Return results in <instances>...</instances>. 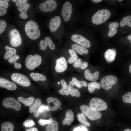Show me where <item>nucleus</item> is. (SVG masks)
I'll return each instance as SVG.
<instances>
[{
	"label": "nucleus",
	"mask_w": 131,
	"mask_h": 131,
	"mask_svg": "<svg viewBox=\"0 0 131 131\" xmlns=\"http://www.w3.org/2000/svg\"><path fill=\"white\" fill-rule=\"evenodd\" d=\"M19 58V56L18 55L16 54L10 57L8 59V61L10 63H13L15 64L17 63L16 61Z\"/></svg>",
	"instance_id": "a19ab883"
},
{
	"label": "nucleus",
	"mask_w": 131,
	"mask_h": 131,
	"mask_svg": "<svg viewBox=\"0 0 131 131\" xmlns=\"http://www.w3.org/2000/svg\"><path fill=\"white\" fill-rule=\"evenodd\" d=\"M74 85L72 81H70L69 84L68 86V89L69 92L72 96H75L76 97H80L81 94L78 90L73 87Z\"/></svg>",
	"instance_id": "412c9836"
},
{
	"label": "nucleus",
	"mask_w": 131,
	"mask_h": 131,
	"mask_svg": "<svg viewBox=\"0 0 131 131\" xmlns=\"http://www.w3.org/2000/svg\"><path fill=\"white\" fill-rule=\"evenodd\" d=\"M116 55V51L114 48L109 49L104 54V56L106 62L110 63L115 60Z\"/></svg>",
	"instance_id": "dca6fc26"
},
{
	"label": "nucleus",
	"mask_w": 131,
	"mask_h": 131,
	"mask_svg": "<svg viewBox=\"0 0 131 131\" xmlns=\"http://www.w3.org/2000/svg\"><path fill=\"white\" fill-rule=\"evenodd\" d=\"M52 121L51 119L47 120L40 119L38 121V123L40 125L43 126L46 124H48Z\"/></svg>",
	"instance_id": "79ce46f5"
},
{
	"label": "nucleus",
	"mask_w": 131,
	"mask_h": 131,
	"mask_svg": "<svg viewBox=\"0 0 131 131\" xmlns=\"http://www.w3.org/2000/svg\"><path fill=\"white\" fill-rule=\"evenodd\" d=\"M57 3L54 0H48L41 3L39 5V9L41 11L47 12L53 11L57 6Z\"/></svg>",
	"instance_id": "9d476101"
},
{
	"label": "nucleus",
	"mask_w": 131,
	"mask_h": 131,
	"mask_svg": "<svg viewBox=\"0 0 131 131\" xmlns=\"http://www.w3.org/2000/svg\"><path fill=\"white\" fill-rule=\"evenodd\" d=\"M122 97V99L124 102L131 103V92L126 93Z\"/></svg>",
	"instance_id": "4c0bfd02"
},
{
	"label": "nucleus",
	"mask_w": 131,
	"mask_h": 131,
	"mask_svg": "<svg viewBox=\"0 0 131 131\" xmlns=\"http://www.w3.org/2000/svg\"><path fill=\"white\" fill-rule=\"evenodd\" d=\"M47 105L46 106V110L49 111H55L58 109L61 105L58 99L52 97L48 98L47 99Z\"/></svg>",
	"instance_id": "f8f14e48"
},
{
	"label": "nucleus",
	"mask_w": 131,
	"mask_h": 131,
	"mask_svg": "<svg viewBox=\"0 0 131 131\" xmlns=\"http://www.w3.org/2000/svg\"><path fill=\"white\" fill-rule=\"evenodd\" d=\"M84 76L87 80L90 81H95L98 79L99 77V73L96 71L94 73L91 74L88 69H86L84 71Z\"/></svg>",
	"instance_id": "aec40b11"
},
{
	"label": "nucleus",
	"mask_w": 131,
	"mask_h": 131,
	"mask_svg": "<svg viewBox=\"0 0 131 131\" xmlns=\"http://www.w3.org/2000/svg\"><path fill=\"white\" fill-rule=\"evenodd\" d=\"M47 46L44 40H42L40 41L39 43V47L41 49L43 50H45Z\"/></svg>",
	"instance_id": "a18cd8bd"
},
{
	"label": "nucleus",
	"mask_w": 131,
	"mask_h": 131,
	"mask_svg": "<svg viewBox=\"0 0 131 131\" xmlns=\"http://www.w3.org/2000/svg\"><path fill=\"white\" fill-rule=\"evenodd\" d=\"M119 25V23L117 22H111L109 23L108 26L110 30L108 34L109 37H112L115 35L117 31V28Z\"/></svg>",
	"instance_id": "4be33fe9"
},
{
	"label": "nucleus",
	"mask_w": 131,
	"mask_h": 131,
	"mask_svg": "<svg viewBox=\"0 0 131 131\" xmlns=\"http://www.w3.org/2000/svg\"><path fill=\"white\" fill-rule=\"evenodd\" d=\"M101 87L100 84L96 81L88 84V88L89 92L90 93L93 92L95 89H100Z\"/></svg>",
	"instance_id": "72a5a7b5"
},
{
	"label": "nucleus",
	"mask_w": 131,
	"mask_h": 131,
	"mask_svg": "<svg viewBox=\"0 0 131 131\" xmlns=\"http://www.w3.org/2000/svg\"><path fill=\"white\" fill-rule=\"evenodd\" d=\"M127 39L130 41V43L131 44V34L127 36Z\"/></svg>",
	"instance_id": "5fc2aeb1"
},
{
	"label": "nucleus",
	"mask_w": 131,
	"mask_h": 131,
	"mask_svg": "<svg viewBox=\"0 0 131 131\" xmlns=\"http://www.w3.org/2000/svg\"><path fill=\"white\" fill-rule=\"evenodd\" d=\"M81 84L84 87H86L87 86V83L86 81H80Z\"/></svg>",
	"instance_id": "3c124183"
},
{
	"label": "nucleus",
	"mask_w": 131,
	"mask_h": 131,
	"mask_svg": "<svg viewBox=\"0 0 131 131\" xmlns=\"http://www.w3.org/2000/svg\"><path fill=\"white\" fill-rule=\"evenodd\" d=\"M0 87L12 91L15 90L17 88L16 85L14 83L2 77L0 78Z\"/></svg>",
	"instance_id": "2eb2a0df"
},
{
	"label": "nucleus",
	"mask_w": 131,
	"mask_h": 131,
	"mask_svg": "<svg viewBox=\"0 0 131 131\" xmlns=\"http://www.w3.org/2000/svg\"><path fill=\"white\" fill-rule=\"evenodd\" d=\"M71 47L73 49L81 55H82L83 54H87L89 52L88 50L82 46L73 44L72 45Z\"/></svg>",
	"instance_id": "b1692460"
},
{
	"label": "nucleus",
	"mask_w": 131,
	"mask_h": 131,
	"mask_svg": "<svg viewBox=\"0 0 131 131\" xmlns=\"http://www.w3.org/2000/svg\"><path fill=\"white\" fill-rule=\"evenodd\" d=\"M23 126L25 127H31L35 124L34 122L31 119H27L25 120L23 123Z\"/></svg>",
	"instance_id": "58836bf2"
},
{
	"label": "nucleus",
	"mask_w": 131,
	"mask_h": 131,
	"mask_svg": "<svg viewBox=\"0 0 131 131\" xmlns=\"http://www.w3.org/2000/svg\"><path fill=\"white\" fill-rule=\"evenodd\" d=\"M90 107L93 110L99 112L106 109L108 105L102 99L97 98H92L89 104Z\"/></svg>",
	"instance_id": "39448f33"
},
{
	"label": "nucleus",
	"mask_w": 131,
	"mask_h": 131,
	"mask_svg": "<svg viewBox=\"0 0 131 131\" xmlns=\"http://www.w3.org/2000/svg\"><path fill=\"white\" fill-rule=\"evenodd\" d=\"M67 64L65 58L63 57L57 59L56 61L55 69L57 72H63L67 69Z\"/></svg>",
	"instance_id": "4468645a"
},
{
	"label": "nucleus",
	"mask_w": 131,
	"mask_h": 131,
	"mask_svg": "<svg viewBox=\"0 0 131 131\" xmlns=\"http://www.w3.org/2000/svg\"><path fill=\"white\" fill-rule=\"evenodd\" d=\"M127 25L131 28V16L124 17L122 18L120 22V25L123 27Z\"/></svg>",
	"instance_id": "f704fd0d"
},
{
	"label": "nucleus",
	"mask_w": 131,
	"mask_h": 131,
	"mask_svg": "<svg viewBox=\"0 0 131 131\" xmlns=\"http://www.w3.org/2000/svg\"><path fill=\"white\" fill-rule=\"evenodd\" d=\"M27 0H18L15 3V5L16 6H18L20 5L26 3Z\"/></svg>",
	"instance_id": "de8ad7c7"
},
{
	"label": "nucleus",
	"mask_w": 131,
	"mask_h": 131,
	"mask_svg": "<svg viewBox=\"0 0 131 131\" xmlns=\"http://www.w3.org/2000/svg\"><path fill=\"white\" fill-rule=\"evenodd\" d=\"M73 131H89L86 126L81 125L75 128Z\"/></svg>",
	"instance_id": "ea45409f"
},
{
	"label": "nucleus",
	"mask_w": 131,
	"mask_h": 131,
	"mask_svg": "<svg viewBox=\"0 0 131 131\" xmlns=\"http://www.w3.org/2000/svg\"><path fill=\"white\" fill-rule=\"evenodd\" d=\"M58 123L55 120H52L46 128V131H58Z\"/></svg>",
	"instance_id": "a878e982"
},
{
	"label": "nucleus",
	"mask_w": 131,
	"mask_h": 131,
	"mask_svg": "<svg viewBox=\"0 0 131 131\" xmlns=\"http://www.w3.org/2000/svg\"><path fill=\"white\" fill-rule=\"evenodd\" d=\"M30 7L29 4L25 3L18 6L17 8V10L20 12L19 16L21 18L26 19L28 17L27 11Z\"/></svg>",
	"instance_id": "a211bd4d"
},
{
	"label": "nucleus",
	"mask_w": 131,
	"mask_h": 131,
	"mask_svg": "<svg viewBox=\"0 0 131 131\" xmlns=\"http://www.w3.org/2000/svg\"><path fill=\"white\" fill-rule=\"evenodd\" d=\"M9 4L6 1L3 0H0V16H2L6 14L7 12V8Z\"/></svg>",
	"instance_id": "cd10ccee"
},
{
	"label": "nucleus",
	"mask_w": 131,
	"mask_h": 131,
	"mask_svg": "<svg viewBox=\"0 0 131 131\" xmlns=\"http://www.w3.org/2000/svg\"><path fill=\"white\" fill-rule=\"evenodd\" d=\"M72 80L74 84L78 88H80L82 87L83 85L81 83L80 81L78 80L75 77H72Z\"/></svg>",
	"instance_id": "37998d69"
},
{
	"label": "nucleus",
	"mask_w": 131,
	"mask_h": 131,
	"mask_svg": "<svg viewBox=\"0 0 131 131\" xmlns=\"http://www.w3.org/2000/svg\"><path fill=\"white\" fill-rule=\"evenodd\" d=\"M124 131H131V130L129 128H127L125 129Z\"/></svg>",
	"instance_id": "4d7b16f0"
},
{
	"label": "nucleus",
	"mask_w": 131,
	"mask_h": 131,
	"mask_svg": "<svg viewBox=\"0 0 131 131\" xmlns=\"http://www.w3.org/2000/svg\"><path fill=\"white\" fill-rule=\"evenodd\" d=\"M18 101L27 106H31L34 101L35 98L33 97L30 96L27 98H25L20 96L17 98Z\"/></svg>",
	"instance_id": "5701e85b"
},
{
	"label": "nucleus",
	"mask_w": 131,
	"mask_h": 131,
	"mask_svg": "<svg viewBox=\"0 0 131 131\" xmlns=\"http://www.w3.org/2000/svg\"><path fill=\"white\" fill-rule=\"evenodd\" d=\"M41 100L39 98H37L30 106L29 109V112L31 113H34L37 110L38 107L41 104Z\"/></svg>",
	"instance_id": "c756f323"
},
{
	"label": "nucleus",
	"mask_w": 131,
	"mask_h": 131,
	"mask_svg": "<svg viewBox=\"0 0 131 131\" xmlns=\"http://www.w3.org/2000/svg\"><path fill=\"white\" fill-rule=\"evenodd\" d=\"M78 120L81 124L88 127L90 125V124L87 121L85 115L82 113H79L77 115Z\"/></svg>",
	"instance_id": "473e14b6"
},
{
	"label": "nucleus",
	"mask_w": 131,
	"mask_h": 131,
	"mask_svg": "<svg viewBox=\"0 0 131 131\" xmlns=\"http://www.w3.org/2000/svg\"><path fill=\"white\" fill-rule=\"evenodd\" d=\"M3 0L7 2H9L10 1V0Z\"/></svg>",
	"instance_id": "bf43d9fd"
},
{
	"label": "nucleus",
	"mask_w": 131,
	"mask_h": 131,
	"mask_svg": "<svg viewBox=\"0 0 131 131\" xmlns=\"http://www.w3.org/2000/svg\"><path fill=\"white\" fill-rule=\"evenodd\" d=\"M17 0H12V1L14 2H15L17 1Z\"/></svg>",
	"instance_id": "13d9d810"
},
{
	"label": "nucleus",
	"mask_w": 131,
	"mask_h": 131,
	"mask_svg": "<svg viewBox=\"0 0 131 131\" xmlns=\"http://www.w3.org/2000/svg\"><path fill=\"white\" fill-rule=\"evenodd\" d=\"M3 106L7 108H12L18 111L21 107V104L12 97H8L5 98L2 102Z\"/></svg>",
	"instance_id": "6e6552de"
},
{
	"label": "nucleus",
	"mask_w": 131,
	"mask_h": 131,
	"mask_svg": "<svg viewBox=\"0 0 131 131\" xmlns=\"http://www.w3.org/2000/svg\"><path fill=\"white\" fill-rule=\"evenodd\" d=\"M71 40L74 42L85 48H89L91 46L90 41L83 36L78 34H74L71 37Z\"/></svg>",
	"instance_id": "ddd939ff"
},
{
	"label": "nucleus",
	"mask_w": 131,
	"mask_h": 131,
	"mask_svg": "<svg viewBox=\"0 0 131 131\" xmlns=\"http://www.w3.org/2000/svg\"><path fill=\"white\" fill-rule=\"evenodd\" d=\"M59 109L60 110H61L62 109V108L61 107H60Z\"/></svg>",
	"instance_id": "052dcab7"
},
{
	"label": "nucleus",
	"mask_w": 131,
	"mask_h": 131,
	"mask_svg": "<svg viewBox=\"0 0 131 131\" xmlns=\"http://www.w3.org/2000/svg\"><path fill=\"white\" fill-rule=\"evenodd\" d=\"M6 52L4 56V58L5 60L8 59L9 58L16 55V49L14 48L10 47L8 46L5 47Z\"/></svg>",
	"instance_id": "393cba45"
},
{
	"label": "nucleus",
	"mask_w": 131,
	"mask_h": 131,
	"mask_svg": "<svg viewBox=\"0 0 131 131\" xmlns=\"http://www.w3.org/2000/svg\"><path fill=\"white\" fill-rule=\"evenodd\" d=\"M44 40L47 45L52 50H54L55 48V45L51 39L49 37H45Z\"/></svg>",
	"instance_id": "e433bc0d"
},
{
	"label": "nucleus",
	"mask_w": 131,
	"mask_h": 131,
	"mask_svg": "<svg viewBox=\"0 0 131 131\" xmlns=\"http://www.w3.org/2000/svg\"><path fill=\"white\" fill-rule=\"evenodd\" d=\"M61 22L60 17L56 16L52 18L50 20L49 25V28L50 31L54 32L56 31L60 25Z\"/></svg>",
	"instance_id": "f3484780"
},
{
	"label": "nucleus",
	"mask_w": 131,
	"mask_h": 131,
	"mask_svg": "<svg viewBox=\"0 0 131 131\" xmlns=\"http://www.w3.org/2000/svg\"><path fill=\"white\" fill-rule=\"evenodd\" d=\"M11 77L13 81L20 86L26 87L30 85V82L29 78L20 73H14L12 74Z\"/></svg>",
	"instance_id": "423d86ee"
},
{
	"label": "nucleus",
	"mask_w": 131,
	"mask_h": 131,
	"mask_svg": "<svg viewBox=\"0 0 131 131\" xmlns=\"http://www.w3.org/2000/svg\"><path fill=\"white\" fill-rule=\"evenodd\" d=\"M88 65V64L87 62H82L81 59L79 58L74 62L73 66L75 68H80L81 69L83 70L87 67Z\"/></svg>",
	"instance_id": "2f4dec72"
},
{
	"label": "nucleus",
	"mask_w": 131,
	"mask_h": 131,
	"mask_svg": "<svg viewBox=\"0 0 131 131\" xmlns=\"http://www.w3.org/2000/svg\"><path fill=\"white\" fill-rule=\"evenodd\" d=\"M25 131H38L37 128L33 127L26 130Z\"/></svg>",
	"instance_id": "8fccbe9b"
},
{
	"label": "nucleus",
	"mask_w": 131,
	"mask_h": 131,
	"mask_svg": "<svg viewBox=\"0 0 131 131\" xmlns=\"http://www.w3.org/2000/svg\"><path fill=\"white\" fill-rule=\"evenodd\" d=\"M129 71L130 73L131 74V63L129 66Z\"/></svg>",
	"instance_id": "6e6d98bb"
},
{
	"label": "nucleus",
	"mask_w": 131,
	"mask_h": 131,
	"mask_svg": "<svg viewBox=\"0 0 131 131\" xmlns=\"http://www.w3.org/2000/svg\"><path fill=\"white\" fill-rule=\"evenodd\" d=\"M118 81L117 78L112 75L106 76L103 77L100 81L101 86L103 89L108 90L114 85L116 84Z\"/></svg>",
	"instance_id": "0eeeda50"
},
{
	"label": "nucleus",
	"mask_w": 131,
	"mask_h": 131,
	"mask_svg": "<svg viewBox=\"0 0 131 131\" xmlns=\"http://www.w3.org/2000/svg\"><path fill=\"white\" fill-rule=\"evenodd\" d=\"M14 66L16 68L19 69L21 68L22 65L21 64L17 62L14 64Z\"/></svg>",
	"instance_id": "09e8293b"
},
{
	"label": "nucleus",
	"mask_w": 131,
	"mask_h": 131,
	"mask_svg": "<svg viewBox=\"0 0 131 131\" xmlns=\"http://www.w3.org/2000/svg\"><path fill=\"white\" fill-rule=\"evenodd\" d=\"M58 84H60V83L59 82H58Z\"/></svg>",
	"instance_id": "680f3d73"
},
{
	"label": "nucleus",
	"mask_w": 131,
	"mask_h": 131,
	"mask_svg": "<svg viewBox=\"0 0 131 131\" xmlns=\"http://www.w3.org/2000/svg\"><path fill=\"white\" fill-rule=\"evenodd\" d=\"M92 1L96 3H98L100 2H101L102 0H92Z\"/></svg>",
	"instance_id": "864d4df0"
},
{
	"label": "nucleus",
	"mask_w": 131,
	"mask_h": 131,
	"mask_svg": "<svg viewBox=\"0 0 131 131\" xmlns=\"http://www.w3.org/2000/svg\"><path fill=\"white\" fill-rule=\"evenodd\" d=\"M46 109V106L44 105H41L38 108L37 110L39 113H41Z\"/></svg>",
	"instance_id": "49530a36"
},
{
	"label": "nucleus",
	"mask_w": 131,
	"mask_h": 131,
	"mask_svg": "<svg viewBox=\"0 0 131 131\" xmlns=\"http://www.w3.org/2000/svg\"><path fill=\"white\" fill-rule=\"evenodd\" d=\"M29 75L30 77L35 81H43L46 79V77L45 76L38 73L31 72L30 73Z\"/></svg>",
	"instance_id": "bb28decb"
},
{
	"label": "nucleus",
	"mask_w": 131,
	"mask_h": 131,
	"mask_svg": "<svg viewBox=\"0 0 131 131\" xmlns=\"http://www.w3.org/2000/svg\"><path fill=\"white\" fill-rule=\"evenodd\" d=\"M80 108L82 113L91 120H96L101 117L102 115L100 112L93 110L87 105H82Z\"/></svg>",
	"instance_id": "20e7f679"
},
{
	"label": "nucleus",
	"mask_w": 131,
	"mask_h": 131,
	"mask_svg": "<svg viewBox=\"0 0 131 131\" xmlns=\"http://www.w3.org/2000/svg\"><path fill=\"white\" fill-rule=\"evenodd\" d=\"M14 129L13 124L10 122H4L1 126V131H13Z\"/></svg>",
	"instance_id": "c85d7f7f"
},
{
	"label": "nucleus",
	"mask_w": 131,
	"mask_h": 131,
	"mask_svg": "<svg viewBox=\"0 0 131 131\" xmlns=\"http://www.w3.org/2000/svg\"><path fill=\"white\" fill-rule=\"evenodd\" d=\"M74 119V113L71 109L67 110L66 113L65 118L62 121V124L64 125L67 124L70 126L73 122Z\"/></svg>",
	"instance_id": "6ab92c4d"
},
{
	"label": "nucleus",
	"mask_w": 131,
	"mask_h": 131,
	"mask_svg": "<svg viewBox=\"0 0 131 131\" xmlns=\"http://www.w3.org/2000/svg\"><path fill=\"white\" fill-rule=\"evenodd\" d=\"M10 42L11 45L14 47H17L21 45L22 40L20 33L16 29L12 30L10 32Z\"/></svg>",
	"instance_id": "1a4fd4ad"
},
{
	"label": "nucleus",
	"mask_w": 131,
	"mask_h": 131,
	"mask_svg": "<svg viewBox=\"0 0 131 131\" xmlns=\"http://www.w3.org/2000/svg\"><path fill=\"white\" fill-rule=\"evenodd\" d=\"M68 52L71 56L68 59V62L69 64H72L75 62L77 59L78 56L76 53L73 49H69Z\"/></svg>",
	"instance_id": "c9c22d12"
},
{
	"label": "nucleus",
	"mask_w": 131,
	"mask_h": 131,
	"mask_svg": "<svg viewBox=\"0 0 131 131\" xmlns=\"http://www.w3.org/2000/svg\"><path fill=\"white\" fill-rule=\"evenodd\" d=\"M111 15L110 11L107 9L99 10L95 13L92 16V23L95 25L101 24L108 19Z\"/></svg>",
	"instance_id": "f03ea898"
},
{
	"label": "nucleus",
	"mask_w": 131,
	"mask_h": 131,
	"mask_svg": "<svg viewBox=\"0 0 131 131\" xmlns=\"http://www.w3.org/2000/svg\"><path fill=\"white\" fill-rule=\"evenodd\" d=\"M25 30L27 35L31 39H36L40 36V32L38 25L33 21L30 20L26 23Z\"/></svg>",
	"instance_id": "f257e3e1"
},
{
	"label": "nucleus",
	"mask_w": 131,
	"mask_h": 131,
	"mask_svg": "<svg viewBox=\"0 0 131 131\" xmlns=\"http://www.w3.org/2000/svg\"><path fill=\"white\" fill-rule=\"evenodd\" d=\"M7 26V24L4 20H0V34H1L5 30Z\"/></svg>",
	"instance_id": "c03bdc74"
},
{
	"label": "nucleus",
	"mask_w": 131,
	"mask_h": 131,
	"mask_svg": "<svg viewBox=\"0 0 131 131\" xmlns=\"http://www.w3.org/2000/svg\"><path fill=\"white\" fill-rule=\"evenodd\" d=\"M123 0H119L118 1H122Z\"/></svg>",
	"instance_id": "e2e57ef3"
},
{
	"label": "nucleus",
	"mask_w": 131,
	"mask_h": 131,
	"mask_svg": "<svg viewBox=\"0 0 131 131\" xmlns=\"http://www.w3.org/2000/svg\"><path fill=\"white\" fill-rule=\"evenodd\" d=\"M72 10V6L70 2L67 1L63 4L61 10V14L65 22H68L69 20Z\"/></svg>",
	"instance_id": "9b49d317"
},
{
	"label": "nucleus",
	"mask_w": 131,
	"mask_h": 131,
	"mask_svg": "<svg viewBox=\"0 0 131 131\" xmlns=\"http://www.w3.org/2000/svg\"><path fill=\"white\" fill-rule=\"evenodd\" d=\"M60 82L62 88L59 90V93L63 95H69V93L68 90V86L66 82L64 79H62L60 80Z\"/></svg>",
	"instance_id": "7c9ffc66"
},
{
	"label": "nucleus",
	"mask_w": 131,
	"mask_h": 131,
	"mask_svg": "<svg viewBox=\"0 0 131 131\" xmlns=\"http://www.w3.org/2000/svg\"><path fill=\"white\" fill-rule=\"evenodd\" d=\"M41 61L42 58L40 55L37 54L34 56L29 55L26 58L25 64L27 68L32 70L38 66Z\"/></svg>",
	"instance_id": "7ed1b4c3"
},
{
	"label": "nucleus",
	"mask_w": 131,
	"mask_h": 131,
	"mask_svg": "<svg viewBox=\"0 0 131 131\" xmlns=\"http://www.w3.org/2000/svg\"><path fill=\"white\" fill-rule=\"evenodd\" d=\"M39 113L38 110H37L34 113V116L35 117H37L39 116Z\"/></svg>",
	"instance_id": "603ef678"
}]
</instances>
